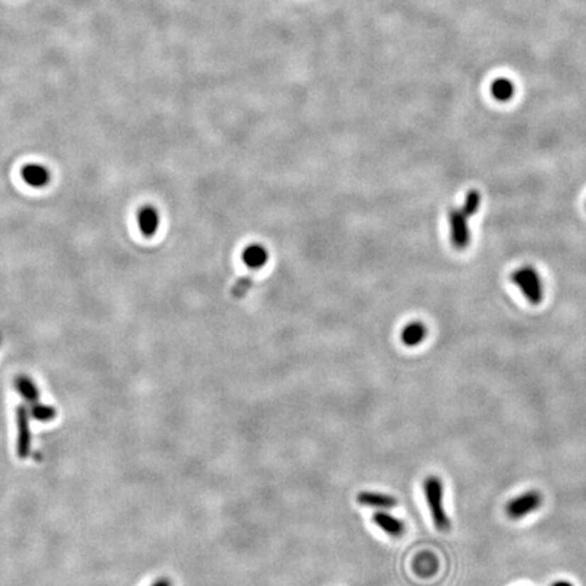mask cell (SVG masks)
Returning <instances> with one entry per match:
<instances>
[{"mask_svg": "<svg viewBox=\"0 0 586 586\" xmlns=\"http://www.w3.org/2000/svg\"><path fill=\"white\" fill-rule=\"evenodd\" d=\"M138 224L140 231L144 236H153L157 231L159 227V214L151 205H145L140 208L138 212Z\"/></svg>", "mask_w": 586, "mask_h": 586, "instance_id": "9", "label": "cell"}, {"mask_svg": "<svg viewBox=\"0 0 586 586\" xmlns=\"http://www.w3.org/2000/svg\"><path fill=\"white\" fill-rule=\"evenodd\" d=\"M21 175L23 181L31 187H44L50 181V172L47 167L35 163L26 165L21 171Z\"/></svg>", "mask_w": 586, "mask_h": 586, "instance_id": "8", "label": "cell"}, {"mask_svg": "<svg viewBox=\"0 0 586 586\" xmlns=\"http://www.w3.org/2000/svg\"><path fill=\"white\" fill-rule=\"evenodd\" d=\"M357 502L363 507H370L376 509H391L398 505V499L395 497L373 492H361L357 495Z\"/></svg>", "mask_w": 586, "mask_h": 586, "instance_id": "7", "label": "cell"}, {"mask_svg": "<svg viewBox=\"0 0 586 586\" xmlns=\"http://www.w3.org/2000/svg\"><path fill=\"white\" fill-rule=\"evenodd\" d=\"M16 452L19 459H26L31 455V426H29V413L25 406L16 409Z\"/></svg>", "mask_w": 586, "mask_h": 586, "instance_id": "5", "label": "cell"}, {"mask_svg": "<svg viewBox=\"0 0 586 586\" xmlns=\"http://www.w3.org/2000/svg\"><path fill=\"white\" fill-rule=\"evenodd\" d=\"M267 251L261 245H250L245 248L242 258L243 262L246 263L251 269H260L265 263L267 262Z\"/></svg>", "mask_w": 586, "mask_h": 586, "instance_id": "11", "label": "cell"}, {"mask_svg": "<svg viewBox=\"0 0 586 586\" xmlns=\"http://www.w3.org/2000/svg\"><path fill=\"white\" fill-rule=\"evenodd\" d=\"M512 281L526 297L529 303L538 306L544 297V288L539 273L532 266H521L512 273Z\"/></svg>", "mask_w": 586, "mask_h": 586, "instance_id": "2", "label": "cell"}, {"mask_svg": "<svg viewBox=\"0 0 586 586\" xmlns=\"http://www.w3.org/2000/svg\"><path fill=\"white\" fill-rule=\"evenodd\" d=\"M414 569H416V574H419L421 577H431L438 569L437 558L429 553H425L416 558L414 562Z\"/></svg>", "mask_w": 586, "mask_h": 586, "instance_id": "13", "label": "cell"}, {"mask_svg": "<svg viewBox=\"0 0 586 586\" xmlns=\"http://www.w3.org/2000/svg\"><path fill=\"white\" fill-rule=\"evenodd\" d=\"M543 504V495L538 490H529L510 499L505 507V513L512 520H520L536 512Z\"/></svg>", "mask_w": 586, "mask_h": 586, "instance_id": "3", "label": "cell"}, {"mask_svg": "<svg viewBox=\"0 0 586 586\" xmlns=\"http://www.w3.org/2000/svg\"><path fill=\"white\" fill-rule=\"evenodd\" d=\"M16 387L18 392L25 398V401L29 402L31 404L38 402V389L35 385L31 382V377L28 376H18L16 380Z\"/></svg>", "mask_w": 586, "mask_h": 586, "instance_id": "12", "label": "cell"}, {"mask_svg": "<svg viewBox=\"0 0 586 586\" xmlns=\"http://www.w3.org/2000/svg\"><path fill=\"white\" fill-rule=\"evenodd\" d=\"M424 493L432 516L433 524L440 532H448L450 529V520L444 508V486L441 479L436 475H429L424 480Z\"/></svg>", "mask_w": 586, "mask_h": 586, "instance_id": "1", "label": "cell"}, {"mask_svg": "<svg viewBox=\"0 0 586 586\" xmlns=\"http://www.w3.org/2000/svg\"><path fill=\"white\" fill-rule=\"evenodd\" d=\"M449 227L450 241L458 250H464L470 246L471 232L468 226V216L462 209H452L449 212Z\"/></svg>", "mask_w": 586, "mask_h": 586, "instance_id": "4", "label": "cell"}, {"mask_svg": "<svg viewBox=\"0 0 586 586\" xmlns=\"http://www.w3.org/2000/svg\"><path fill=\"white\" fill-rule=\"evenodd\" d=\"M372 521L377 528H380L383 532H386L388 536L391 538H401L402 535L404 534L406 525L402 521L401 519L392 516L391 513H388L386 510H377L373 513L372 516Z\"/></svg>", "mask_w": 586, "mask_h": 586, "instance_id": "6", "label": "cell"}, {"mask_svg": "<svg viewBox=\"0 0 586 586\" xmlns=\"http://www.w3.org/2000/svg\"><path fill=\"white\" fill-rule=\"evenodd\" d=\"M426 326L421 322H411L402 330V341L406 346H416L426 338Z\"/></svg>", "mask_w": 586, "mask_h": 586, "instance_id": "10", "label": "cell"}, {"mask_svg": "<svg viewBox=\"0 0 586 586\" xmlns=\"http://www.w3.org/2000/svg\"><path fill=\"white\" fill-rule=\"evenodd\" d=\"M492 94L499 102H508L514 94V84L508 79H497L492 84Z\"/></svg>", "mask_w": 586, "mask_h": 586, "instance_id": "14", "label": "cell"}, {"mask_svg": "<svg viewBox=\"0 0 586 586\" xmlns=\"http://www.w3.org/2000/svg\"><path fill=\"white\" fill-rule=\"evenodd\" d=\"M551 586H573V584L568 582V581H556L555 584Z\"/></svg>", "mask_w": 586, "mask_h": 586, "instance_id": "18", "label": "cell"}, {"mask_svg": "<svg viewBox=\"0 0 586 586\" xmlns=\"http://www.w3.org/2000/svg\"><path fill=\"white\" fill-rule=\"evenodd\" d=\"M31 416H34L37 421L45 422V421H50L56 416V410L47 404H40L38 402L34 403V406L31 407Z\"/></svg>", "mask_w": 586, "mask_h": 586, "instance_id": "16", "label": "cell"}, {"mask_svg": "<svg viewBox=\"0 0 586 586\" xmlns=\"http://www.w3.org/2000/svg\"><path fill=\"white\" fill-rule=\"evenodd\" d=\"M480 206V194L478 190H470L464 199L463 211L468 217L474 216Z\"/></svg>", "mask_w": 586, "mask_h": 586, "instance_id": "15", "label": "cell"}, {"mask_svg": "<svg viewBox=\"0 0 586 586\" xmlns=\"http://www.w3.org/2000/svg\"><path fill=\"white\" fill-rule=\"evenodd\" d=\"M151 586H172L171 585L170 580H167V578H160V580H157L156 582H154Z\"/></svg>", "mask_w": 586, "mask_h": 586, "instance_id": "17", "label": "cell"}]
</instances>
